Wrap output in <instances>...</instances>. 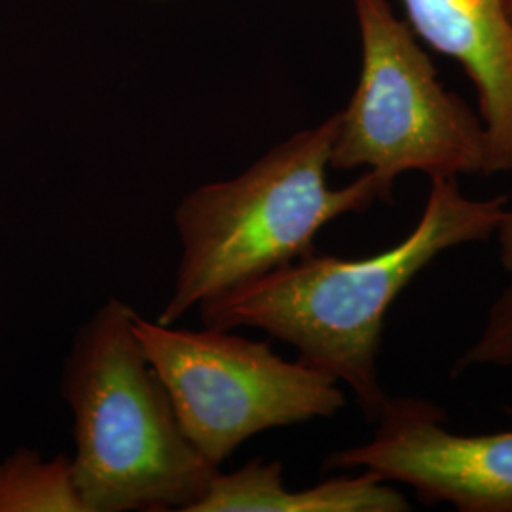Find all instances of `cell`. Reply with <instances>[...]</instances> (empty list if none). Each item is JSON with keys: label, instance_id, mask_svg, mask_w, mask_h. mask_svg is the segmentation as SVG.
I'll list each match as a JSON object with an SVG mask.
<instances>
[{"label": "cell", "instance_id": "obj_3", "mask_svg": "<svg viewBox=\"0 0 512 512\" xmlns=\"http://www.w3.org/2000/svg\"><path fill=\"white\" fill-rule=\"evenodd\" d=\"M336 131L338 112L275 145L238 177L184 196L173 213L183 251L158 323L175 325L203 300L315 253L317 234L332 220L393 203V186L374 171L330 186Z\"/></svg>", "mask_w": 512, "mask_h": 512}, {"label": "cell", "instance_id": "obj_7", "mask_svg": "<svg viewBox=\"0 0 512 512\" xmlns=\"http://www.w3.org/2000/svg\"><path fill=\"white\" fill-rule=\"evenodd\" d=\"M410 29L463 67L488 139L486 175L512 173L509 0H401Z\"/></svg>", "mask_w": 512, "mask_h": 512}, {"label": "cell", "instance_id": "obj_2", "mask_svg": "<svg viewBox=\"0 0 512 512\" xmlns=\"http://www.w3.org/2000/svg\"><path fill=\"white\" fill-rule=\"evenodd\" d=\"M135 315L112 296L76 330L65 359L76 488L88 512H192L219 467L184 433L133 330Z\"/></svg>", "mask_w": 512, "mask_h": 512}, {"label": "cell", "instance_id": "obj_8", "mask_svg": "<svg viewBox=\"0 0 512 512\" xmlns=\"http://www.w3.org/2000/svg\"><path fill=\"white\" fill-rule=\"evenodd\" d=\"M410 503L389 482L361 471L327 478L306 490H291L283 463L256 458L238 471L213 476L192 512H404Z\"/></svg>", "mask_w": 512, "mask_h": 512}, {"label": "cell", "instance_id": "obj_12", "mask_svg": "<svg viewBox=\"0 0 512 512\" xmlns=\"http://www.w3.org/2000/svg\"><path fill=\"white\" fill-rule=\"evenodd\" d=\"M509 12H511V18H512V0H509Z\"/></svg>", "mask_w": 512, "mask_h": 512}, {"label": "cell", "instance_id": "obj_10", "mask_svg": "<svg viewBox=\"0 0 512 512\" xmlns=\"http://www.w3.org/2000/svg\"><path fill=\"white\" fill-rule=\"evenodd\" d=\"M476 366L512 368V281L499 294L486 325L456 363L454 372H463Z\"/></svg>", "mask_w": 512, "mask_h": 512}, {"label": "cell", "instance_id": "obj_4", "mask_svg": "<svg viewBox=\"0 0 512 512\" xmlns=\"http://www.w3.org/2000/svg\"><path fill=\"white\" fill-rule=\"evenodd\" d=\"M361 73L338 112L330 169L374 171L395 186L403 173L486 175L482 120L439 80L410 25L389 0H353Z\"/></svg>", "mask_w": 512, "mask_h": 512}, {"label": "cell", "instance_id": "obj_5", "mask_svg": "<svg viewBox=\"0 0 512 512\" xmlns=\"http://www.w3.org/2000/svg\"><path fill=\"white\" fill-rule=\"evenodd\" d=\"M133 330L164 382L184 433L219 469L258 433L332 418L346 406L332 376L283 359L268 340L205 325L179 329L139 313Z\"/></svg>", "mask_w": 512, "mask_h": 512}, {"label": "cell", "instance_id": "obj_6", "mask_svg": "<svg viewBox=\"0 0 512 512\" xmlns=\"http://www.w3.org/2000/svg\"><path fill=\"white\" fill-rule=\"evenodd\" d=\"M323 469L372 471L412 488L423 505L512 512V429L459 435L439 404L421 397H387L372 439L330 454Z\"/></svg>", "mask_w": 512, "mask_h": 512}, {"label": "cell", "instance_id": "obj_11", "mask_svg": "<svg viewBox=\"0 0 512 512\" xmlns=\"http://www.w3.org/2000/svg\"><path fill=\"white\" fill-rule=\"evenodd\" d=\"M495 236L499 241V262L512 274V209H505L503 217L495 228Z\"/></svg>", "mask_w": 512, "mask_h": 512}, {"label": "cell", "instance_id": "obj_9", "mask_svg": "<svg viewBox=\"0 0 512 512\" xmlns=\"http://www.w3.org/2000/svg\"><path fill=\"white\" fill-rule=\"evenodd\" d=\"M0 512H88L76 488L73 459L42 458L18 448L0 461Z\"/></svg>", "mask_w": 512, "mask_h": 512}, {"label": "cell", "instance_id": "obj_1", "mask_svg": "<svg viewBox=\"0 0 512 512\" xmlns=\"http://www.w3.org/2000/svg\"><path fill=\"white\" fill-rule=\"evenodd\" d=\"M509 198H467L458 177L431 179L416 228L368 258L311 255L211 296L198 306L205 327L264 330L298 351V361L346 384L366 420L384 406L378 376L385 315L397 296L440 253L486 241Z\"/></svg>", "mask_w": 512, "mask_h": 512}]
</instances>
